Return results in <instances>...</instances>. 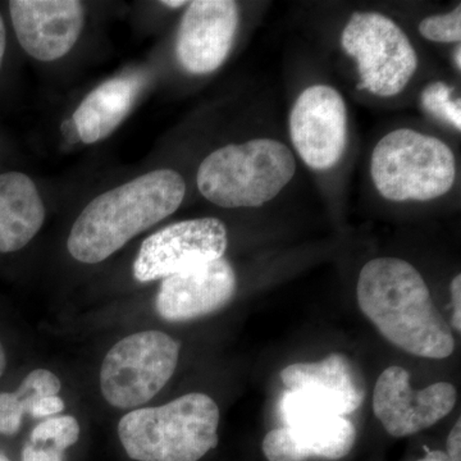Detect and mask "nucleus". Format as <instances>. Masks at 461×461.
Returning a JSON list of instances; mask_svg holds the SVG:
<instances>
[{
    "label": "nucleus",
    "mask_w": 461,
    "mask_h": 461,
    "mask_svg": "<svg viewBox=\"0 0 461 461\" xmlns=\"http://www.w3.org/2000/svg\"><path fill=\"white\" fill-rule=\"evenodd\" d=\"M451 299H453V318H451V324L457 332L461 330V276H455L453 282H451Z\"/></svg>",
    "instance_id": "393cba45"
},
{
    "label": "nucleus",
    "mask_w": 461,
    "mask_h": 461,
    "mask_svg": "<svg viewBox=\"0 0 461 461\" xmlns=\"http://www.w3.org/2000/svg\"><path fill=\"white\" fill-rule=\"evenodd\" d=\"M296 160L275 139H254L214 150L196 175L200 194L221 208H258L272 202L293 181Z\"/></svg>",
    "instance_id": "20e7f679"
},
{
    "label": "nucleus",
    "mask_w": 461,
    "mask_h": 461,
    "mask_svg": "<svg viewBox=\"0 0 461 461\" xmlns=\"http://www.w3.org/2000/svg\"><path fill=\"white\" fill-rule=\"evenodd\" d=\"M0 461H11L5 455L0 454Z\"/></svg>",
    "instance_id": "473e14b6"
},
{
    "label": "nucleus",
    "mask_w": 461,
    "mask_h": 461,
    "mask_svg": "<svg viewBox=\"0 0 461 461\" xmlns=\"http://www.w3.org/2000/svg\"><path fill=\"white\" fill-rule=\"evenodd\" d=\"M23 461H65L62 451L51 446L27 442L23 450Z\"/></svg>",
    "instance_id": "5701e85b"
},
{
    "label": "nucleus",
    "mask_w": 461,
    "mask_h": 461,
    "mask_svg": "<svg viewBox=\"0 0 461 461\" xmlns=\"http://www.w3.org/2000/svg\"><path fill=\"white\" fill-rule=\"evenodd\" d=\"M5 366H7V355H5V348H3L2 342H0V377L5 373Z\"/></svg>",
    "instance_id": "c756f323"
},
{
    "label": "nucleus",
    "mask_w": 461,
    "mask_h": 461,
    "mask_svg": "<svg viewBox=\"0 0 461 461\" xmlns=\"http://www.w3.org/2000/svg\"><path fill=\"white\" fill-rule=\"evenodd\" d=\"M180 351V342L160 330H142L118 341L100 369L105 402L118 409L150 402L172 378Z\"/></svg>",
    "instance_id": "0eeeda50"
},
{
    "label": "nucleus",
    "mask_w": 461,
    "mask_h": 461,
    "mask_svg": "<svg viewBox=\"0 0 461 461\" xmlns=\"http://www.w3.org/2000/svg\"><path fill=\"white\" fill-rule=\"evenodd\" d=\"M240 25L238 3L195 0L187 5L176 39V57L191 75H208L222 67Z\"/></svg>",
    "instance_id": "f8f14e48"
},
{
    "label": "nucleus",
    "mask_w": 461,
    "mask_h": 461,
    "mask_svg": "<svg viewBox=\"0 0 461 461\" xmlns=\"http://www.w3.org/2000/svg\"><path fill=\"white\" fill-rule=\"evenodd\" d=\"M373 184L391 202H429L446 195L456 180V158L435 136L411 129L388 132L373 149Z\"/></svg>",
    "instance_id": "39448f33"
},
{
    "label": "nucleus",
    "mask_w": 461,
    "mask_h": 461,
    "mask_svg": "<svg viewBox=\"0 0 461 461\" xmlns=\"http://www.w3.org/2000/svg\"><path fill=\"white\" fill-rule=\"evenodd\" d=\"M186 182L173 169H156L100 194L76 218L67 249L85 264L104 262L127 242L175 213Z\"/></svg>",
    "instance_id": "f03ea898"
},
{
    "label": "nucleus",
    "mask_w": 461,
    "mask_h": 461,
    "mask_svg": "<svg viewBox=\"0 0 461 461\" xmlns=\"http://www.w3.org/2000/svg\"><path fill=\"white\" fill-rule=\"evenodd\" d=\"M221 412L205 393H187L157 408L124 415L118 437L136 461H199L220 442Z\"/></svg>",
    "instance_id": "7ed1b4c3"
},
{
    "label": "nucleus",
    "mask_w": 461,
    "mask_h": 461,
    "mask_svg": "<svg viewBox=\"0 0 461 461\" xmlns=\"http://www.w3.org/2000/svg\"><path fill=\"white\" fill-rule=\"evenodd\" d=\"M417 461H451L450 457L447 456V454L444 453V451L435 450L429 451L426 456L421 457V459Z\"/></svg>",
    "instance_id": "c85d7f7f"
},
{
    "label": "nucleus",
    "mask_w": 461,
    "mask_h": 461,
    "mask_svg": "<svg viewBox=\"0 0 461 461\" xmlns=\"http://www.w3.org/2000/svg\"><path fill=\"white\" fill-rule=\"evenodd\" d=\"M62 131L65 133V138L67 140L71 142L80 141V138H78L77 129H76L74 121H67V122L63 123Z\"/></svg>",
    "instance_id": "bb28decb"
},
{
    "label": "nucleus",
    "mask_w": 461,
    "mask_h": 461,
    "mask_svg": "<svg viewBox=\"0 0 461 461\" xmlns=\"http://www.w3.org/2000/svg\"><path fill=\"white\" fill-rule=\"evenodd\" d=\"M80 432V424L72 415L50 417L32 429L29 442L35 445L51 446V447L65 453L67 448L77 444Z\"/></svg>",
    "instance_id": "a211bd4d"
},
{
    "label": "nucleus",
    "mask_w": 461,
    "mask_h": 461,
    "mask_svg": "<svg viewBox=\"0 0 461 461\" xmlns=\"http://www.w3.org/2000/svg\"><path fill=\"white\" fill-rule=\"evenodd\" d=\"M62 384L53 372L48 369H35L26 375L23 384L14 391V397L20 411L25 414H32L36 403L48 396L59 395Z\"/></svg>",
    "instance_id": "6ab92c4d"
},
{
    "label": "nucleus",
    "mask_w": 461,
    "mask_h": 461,
    "mask_svg": "<svg viewBox=\"0 0 461 461\" xmlns=\"http://www.w3.org/2000/svg\"><path fill=\"white\" fill-rule=\"evenodd\" d=\"M420 32L433 42H459L461 41V7L457 5L447 14H433L423 18Z\"/></svg>",
    "instance_id": "412c9836"
},
{
    "label": "nucleus",
    "mask_w": 461,
    "mask_h": 461,
    "mask_svg": "<svg viewBox=\"0 0 461 461\" xmlns=\"http://www.w3.org/2000/svg\"><path fill=\"white\" fill-rule=\"evenodd\" d=\"M236 288L238 278L232 266L220 258L163 278L156 309L165 321L198 320L229 304Z\"/></svg>",
    "instance_id": "4468645a"
},
{
    "label": "nucleus",
    "mask_w": 461,
    "mask_h": 461,
    "mask_svg": "<svg viewBox=\"0 0 461 461\" xmlns=\"http://www.w3.org/2000/svg\"><path fill=\"white\" fill-rule=\"evenodd\" d=\"M453 87L437 81L429 84L421 93L423 108L438 120L445 121L456 130H461L460 99L453 100Z\"/></svg>",
    "instance_id": "aec40b11"
},
{
    "label": "nucleus",
    "mask_w": 461,
    "mask_h": 461,
    "mask_svg": "<svg viewBox=\"0 0 461 461\" xmlns=\"http://www.w3.org/2000/svg\"><path fill=\"white\" fill-rule=\"evenodd\" d=\"M354 58L362 89L381 98L399 95L418 68V54L402 27L379 12H355L341 33Z\"/></svg>",
    "instance_id": "6e6552de"
},
{
    "label": "nucleus",
    "mask_w": 461,
    "mask_h": 461,
    "mask_svg": "<svg viewBox=\"0 0 461 461\" xmlns=\"http://www.w3.org/2000/svg\"><path fill=\"white\" fill-rule=\"evenodd\" d=\"M229 233L218 218H195L169 224L142 242L133 277L147 284L223 258Z\"/></svg>",
    "instance_id": "1a4fd4ad"
},
{
    "label": "nucleus",
    "mask_w": 461,
    "mask_h": 461,
    "mask_svg": "<svg viewBox=\"0 0 461 461\" xmlns=\"http://www.w3.org/2000/svg\"><path fill=\"white\" fill-rule=\"evenodd\" d=\"M447 456L451 461H461V420H457L456 423L451 429L450 435L447 437Z\"/></svg>",
    "instance_id": "a878e982"
},
{
    "label": "nucleus",
    "mask_w": 461,
    "mask_h": 461,
    "mask_svg": "<svg viewBox=\"0 0 461 461\" xmlns=\"http://www.w3.org/2000/svg\"><path fill=\"white\" fill-rule=\"evenodd\" d=\"M456 390L447 382L412 390L411 375L399 366L382 372L373 393V411L388 435L406 437L435 426L450 414Z\"/></svg>",
    "instance_id": "9b49d317"
},
{
    "label": "nucleus",
    "mask_w": 461,
    "mask_h": 461,
    "mask_svg": "<svg viewBox=\"0 0 461 461\" xmlns=\"http://www.w3.org/2000/svg\"><path fill=\"white\" fill-rule=\"evenodd\" d=\"M144 84L142 76H118L87 94L72 117L80 141L95 144L112 135L132 111Z\"/></svg>",
    "instance_id": "dca6fc26"
},
{
    "label": "nucleus",
    "mask_w": 461,
    "mask_h": 461,
    "mask_svg": "<svg viewBox=\"0 0 461 461\" xmlns=\"http://www.w3.org/2000/svg\"><path fill=\"white\" fill-rule=\"evenodd\" d=\"M8 5L18 42L41 62L67 56L84 29L85 9L77 0H12Z\"/></svg>",
    "instance_id": "ddd939ff"
},
{
    "label": "nucleus",
    "mask_w": 461,
    "mask_h": 461,
    "mask_svg": "<svg viewBox=\"0 0 461 461\" xmlns=\"http://www.w3.org/2000/svg\"><path fill=\"white\" fill-rule=\"evenodd\" d=\"M290 136L297 154L314 171L333 168L348 142V108L335 87H306L290 112Z\"/></svg>",
    "instance_id": "9d476101"
},
{
    "label": "nucleus",
    "mask_w": 461,
    "mask_h": 461,
    "mask_svg": "<svg viewBox=\"0 0 461 461\" xmlns=\"http://www.w3.org/2000/svg\"><path fill=\"white\" fill-rule=\"evenodd\" d=\"M163 5L169 8H180L182 5H189L187 2H173V0H167V2H162Z\"/></svg>",
    "instance_id": "7c9ffc66"
},
{
    "label": "nucleus",
    "mask_w": 461,
    "mask_h": 461,
    "mask_svg": "<svg viewBox=\"0 0 461 461\" xmlns=\"http://www.w3.org/2000/svg\"><path fill=\"white\" fill-rule=\"evenodd\" d=\"M284 426L269 430L262 450L268 461L339 460L353 450V421L326 402L300 391H286L280 402Z\"/></svg>",
    "instance_id": "423d86ee"
},
{
    "label": "nucleus",
    "mask_w": 461,
    "mask_h": 461,
    "mask_svg": "<svg viewBox=\"0 0 461 461\" xmlns=\"http://www.w3.org/2000/svg\"><path fill=\"white\" fill-rule=\"evenodd\" d=\"M357 297L363 314L396 348L427 359L454 353L453 330L433 304L420 273L406 260H369L360 271Z\"/></svg>",
    "instance_id": "f257e3e1"
},
{
    "label": "nucleus",
    "mask_w": 461,
    "mask_h": 461,
    "mask_svg": "<svg viewBox=\"0 0 461 461\" xmlns=\"http://www.w3.org/2000/svg\"><path fill=\"white\" fill-rule=\"evenodd\" d=\"M461 48L460 45H457L456 51H455V63H456L457 68H461Z\"/></svg>",
    "instance_id": "2f4dec72"
},
{
    "label": "nucleus",
    "mask_w": 461,
    "mask_h": 461,
    "mask_svg": "<svg viewBox=\"0 0 461 461\" xmlns=\"http://www.w3.org/2000/svg\"><path fill=\"white\" fill-rule=\"evenodd\" d=\"M66 403L59 396H48L36 403L32 411L33 418H50L65 411Z\"/></svg>",
    "instance_id": "b1692460"
},
{
    "label": "nucleus",
    "mask_w": 461,
    "mask_h": 461,
    "mask_svg": "<svg viewBox=\"0 0 461 461\" xmlns=\"http://www.w3.org/2000/svg\"><path fill=\"white\" fill-rule=\"evenodd\" d=\"M45 205L35 182L23 172L0 175V253L21 250L41 230Z\"/></svg>",
    "instance_id": "f3484780"
},
{
    "label": "nucleus",
    "mask_w": 461,
    "mask_h": 461,
    "mask_svg": "<svg viewBox=\"0 0 461 461\" xmlns=\"http://www.w3.org/2000/svg\"><path fill=\"white\" fill-rule=\"evenodd\" d=\"M5 47H7V32H5V21L0 14V67L5 59Z\"/></svg>",
    "instance_id": "cd10ccee"
},
{
    "label": "nucleus",
    "mask_w": 461,
    "mask_h": 461,
    "mask_svg": "<svg viewBox=\"0 0 461 461\" xmlns=\"http://www.w3.org/2000/svg\"><path fill=\"white\" fill-rule=\"evenodd\" d=\"M281 379L288 391L313 395L345 417L357 411L366 399L362 375L342 354H330L320 362L288 366Z\"/></svg>",
    "instance_id": "2eb2a0df"
},
{
    "label": "nucleus",
    "mask_w": 461,
    "mask_h": 461,
    "mask_svg": "<svg viewBox=\"0 0 461 461\" xmlns=\"http://www.w3.org/2000/svg\"><path fill=\"white\" fill-rule=\"evenodd\" d=\"M23 420V414L14 402L12 393H0V435H17Z\"/></svg>",
    "instance_id": "4be33fe9"
}]
</instances>
